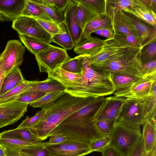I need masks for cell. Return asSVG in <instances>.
I'll list each match as a JSON object with an SVG mask.
<instances>
[{"mask_svg": "<svg viewBox=\"0 0 156 156\" xmlns=\"http://www.w3.org/2000/svg\"><path fill=\"white\" fill-rule=\"evenodd\" d=\"M106 98L103 96L96 98L90 104L68 116L51 132L48 137L62 134L68 140L90 144L104 136L105 135L98 128L96 121Z\"/></svg>", "mask_w": 156, "mask_h": 156, "instance_id": "6da1fadb", "label": "cell"}, {"mask_svg": "<svg viewBox=\"0 0 156 156\" xmlns=\"http://www.w3.org/2000/svg\"><path fill=\"white\" fill-rule=\"evenodd\" d=\"M96 98L75 97L66 93L46 108V114L38 123L30 129L41 141L68 116L93 101Z\"/></svg>", "mask_w": 156, "mask_h": 156, "instance_id": "7a4b0ae2", "label": "cell"}, {"mask_svg": "<svg viewBox=\"0 0 156 156\" xmlns=\"http://www.w3.org/2000/svg\"><path fill=\"white\" fill-rule=\"evenodd\" d=\"M89 56L82 63V83L73 96L81 98H96L108 96L115 92L112 81V73L93 69L88 63Z\"/></svg>", "mask_w": 156, "mask_h": 156, "instance_id": "3957f363", "label": "cell"}, {"mask_svg": "<svg viewBox=\"0 0 156 156\" xmlns=\"http://www.w3.org/2000/svg\"><path fill=\"white\" fill-rule=\"evenodd\" d=\"M110 145L122 156H127L141 137L140 128H133L116 121L110 134Z\"/></svg>", "mask_w": 156, "mask_h": 156, "instance_id": "277c9868", "label": "cell"}, {"mask_svg": "<svg viewBox=\"0 0 156 156\" xmlns=\"http://www.w3.org/2000/svg\"><path fill=\"white\" fill-rule=\"evenodd\" d=\"M140 52L132 53L112 58L91 66L96 70L105 71L112 73H126L140 78L139 70L141 64L138 58Z\"/></svg>", "mask_w": 156, "mask_h": 156, "instance_id": "5b68a950", "label": "cell"}, {"mask_svg": "<svg viewBox=\"0 0 156 156\" xmlns=\"http://www.w3.org/2000/svg\"><path fill=\"white\" fill-rule=\"evenodd\" d=\"M141 50L125 44L115 37L107 39L104 40L101 50L88 57V64L92 66L112 58L140 51Z\"/></svg>", "mask_w": 156, "mask_h": 156, "instance_id": "8992f818", "label": "cell"}, {"mask_svg": "<svg viewBox=\"0 0 156 156\" xmlns=\"http://www.w3.org/2000/svg\"><path fill=\"white\" fill-rule=\"evenodd\" d=\"M25 47L19 40H10L0 55L5 76L16 69L20 68L23 59Z\"/></svg>", "mask_w": 156, "mask_h": 156, "instance_id": "52a82bcc", "label": "cell"}, {"mask_svg": "<svg viewBox=\"0 0 156 156\" xmlns=\"http://www.w3.org/2000/svg\"><path fill=\"white\" fill-rule=\"evenodd\" d=\"M35 55L40 71L48 73L70 58L66 50L54 46Z\"/></svg>", "mask_w": 156, "mask_h": 156, "instance_id": "ba28073f", "label": "cell"}, {"mask_svg": "<svg viewBox=\"0 0 156 156\" xmlns=\"http://www.w3.org/2000/svg\"><path fill=\"white\" fill-rule=\"evenodd\" d=\"M12 27L18 34L34 37L49 44L52 42V36L33 18L21 16L13 21Z\"/></svg>", "mask_w": 156, "mask_h": 156, "instance_id": "9c48e42d", "label": "cell"}, {"mask_svg": "<svg viewBox=\"0 0 156 156\" xmlns=\"http://www.w3.org/2000/svg\"><path fill=\"white\" fill-rule=\"evenodd\" d=\"M142 108V101L126 99L116 121L131 127L140 128L144 123Z\"/></svg>", "mask_w": 156, "mask_h": 156, "instance_id": "30bf717a", "label": "cell"}, {"mask_svg": "<svg viewBox=\"0 0 156 156\" xmlns=\"http://www.w3.org/2000/svg\"><path fill=\"white\" fill-rule=\"evenodd\" d=\"M45 147L51 156H80L93 152L89 143L71 140Z\"/></svg>", "mask_w": 156, "mask_h": 156, "instance_id": "8fae6325", "label": "cell"}, {"mask_svg": "<svg viewBox=\"0 0 156 156\" xmlns=\"http://www.w3.org/2000/svg\"><path fill=\"white\" fill-rule=\"evenodd\" d=\"M156 80V75L145 78H140L132 84L114 94L117 97L143 101L147 96L153 83Z\"/></svg>", "mask_w": 156, "mask_h": 156, "instance_id": "7c38bea8", "label": "cell"}, {"mask_svg": "<svg viewBox=\"0 0 156 156\" xmlns=\"http://www.w3.org/2000/svg\"><path fill=\"white\" fill-rule=\"evenodd\" d=\"M28 105L15 100L3 103L0 107V128L18 121L27 112Z\"/></svg>", "mask_w": 156, "mask_h": 156, "instance_id": "4fadbf2b", "label": "cell"}, {"mask_svg": "<svg viewBox=\"0 0 156 156\" xmlns=\"http://www.w3.org/2000/svg\"><path fill=\"white\" fill-rule=\"evenodd\" d=\"M76 0H71L64 11V23L73 41L74 47L83 39V30L76 16Z\"/></svg>", "mask_w": 156, "mask_h": 156, "instance_id": "5bb4252c", "label": "cell"}, {"mask_svg": "<svg viewBox=\"0 0 156 156\" xmlns=\"http://www.w3.org/2000/svg\"><path fill=\"white\" fill-rule=\"evenodd\" d=\"M106 11L111 19L113 31L115 34L126 35L131 34L138 36L134 24L123 11L107 7Z\"/></svg>", "mask_w": 156, "mask_h": 156, "instance_id": "9a60e30c", "label": "cell"}, {"mask_svg": "<svg viewBox=\"0 0 156 156\" xmlns=\"http://www.w3.org/2000/svg\"><path fill=\"white\" fill-rule=\"evenodd\" d=\"M126 99L114 96L106 98L105 103L96 118V120H106L115 122Z\"/></svg>", "mask_w": 156, "mask_h": 156, "instance_id": "2e32d148", "label": "cell"}, {"mask_svg": "<svg viewBox=\"0 0 156 156\" xmlns=\"http://www.w3.org/2000/svg\"><path fill=\"white\" fill-rule=\"evenodd\" d=\"M25 0H0V21H13L21 17Z\"/></svg>", "mask_w": 156, "mask_h": 156, "instance_id": "e0dca14e", "label": "cell"}, {"mask_svg": "<svg viewBox=\"0 0 156 156\" xmlns=\"http://www.w3.org/2000/svg\"><path fill=\"white\" fill-rule=\"evenodd\" d=\"M124 12L135 26L141 49L151 42L156 41V28L150 27L131 14Z\"/></svg>", "mask_w": 156, "mask_h": 156, "instance_id": "ac0fdd59", "label": "cell"}, {"mask_svg": "<svg viewBox=\"0 0 156 156\" xmlns=\"http://www.w3.org/2000/svg\"><path fill=\"white\" fill-rule=\"evenodd\" d=\"M104 40L96 37H90L83 39L74 49L75 53L89 57L99 52L104 44Z\"/></svg>", "mask_w": 156, "mask_h": 156, "instance_id": "d6986e66", "label": "cell"}, {"mask_svg": "<svg viewBox=\"0 0 156 156\" xmlns=\"http://www.w3.org/2000/svg\"><path fill=\"white\" fill-rule=\"evenodd\" d=\"M0 138L16 140L35 144H41L42 143L28 128H16L4 131L0 133Z\"/></svg>", "mask_w": 156, "mask_h": 156, "instance_id": "ffe728a7", "label": "cell"}, {"mask_svg": "<svg viewBox=\"0 0 156 156\" xmlns=\"http://www.w3.org/2000/svg\"><path fill=\"white\" fill-rule=\"evenodd\" d=\"M66 88L60 83L50 77L45 80L37 81H30L27 88L24 93L39 91L49 93L54 91H65Z\"/></svg>", "mask_w": 156, "mask_h": 156, "instance_id": "44dd1931", "label": "cell"}, {"mask_svg": "<svg viewBox=\"0 0 156 156\" xmlns=\"http://www.w3.org/2000/svg\"><path fill=\"white\" fill-rule=\"evenodd\" d=\"M102 29H108L113 31L111 19L107 13L98 15L86 25L83 31V39L89 37L92 33Z\"/></svg>", "mask_w": 156, "mask_h": 156, "instance_id": "7402d4cb", "label": "cell"}, {"mask_svg": "<svg viewBox=\"0 0 156 156\" xmlns=\"http://www.w3.org/2000/svg\"><path fill=\"white\" fill-rule=\"evenodd\" d=\"M142 104L144 122L147 120L156 121V80L153 83L147 96L142 101Z\"/></svg>", "mask_w": 156, "mask_h": 156, "instance_id": "603a6c76", "label": "cell"}, {"mask_svg": "<svg viewBox=\"0 0 156 156\" xmlns=\"http://www.w3.org/2000/svg\"><path fill=\"white\" fill-rule=\"evenodd\" d=\"M142 136L146 153L156 147V121L147 120L143 125Z\"/></svg>", "mask_w": 156, "mask_h": 156, "instance_id": "cb8c5ba5", "label": "cell"}, {"mask_svg": "<svg viewBox=\"0 0 156 156\" xmlns=\"http://www.w3.org/2000/svg\"><path fill=\"white\" fill-rule=\"evenodd\" d=\"M125 10L124 12L129 13L137 19L156 28V13L138 4Z\"/></svg>", "mask_w": 156, "mask_h": 156, "instance_id": "d4e9b609", "label": "cell"}, {"mask_svg": "<svg viewBox=\"0 0 156 156\" xmlns=\"http://www.w3.org/2000/svg\"><path fill=\"white\" fill-rule=\"evenodd\" d=\"M21 43L32 54H37L53 46L36 38L18 34Z\"/></svg>", "mask_w": 156, "mask_h": 156, "instance_id": "484cf974", "label": "cell"}, {"mask_svg": "<svg viewBox=\"0 0 156 156\" xmlns=\"http://www.w3.org/2000/svg\"><path fill=\"white\" fill-rule=\"evenodd\" d=\"M25 80L20 68L15 69L5 76L1 89L0 95L20 85Z\"/></svg>", "mask_w": 156, "mask_h": 156, "instance_id": "4316f807", "label": "cell"}, {"mask_svg": "<svg viewBox=\"0 0 156 156\" xmlns=\"http://www.w3.org/2000/svg\"><path fill=\"white\" fill-rule=\"evenodd\" d=\"M0 144L4 148L6 156H23L20 153L21 148L35 144L16 140L0 138Z\"/></svg>", "mask_w": 156, "mask_h": 156, "instance_id": "83f0119b", "label": "cell"}, {"mask_svg": "<svg viewBox=\"0 0 156 156\" xmlns=\"http://www.w3.org/2000/svg\"><path fill=\"white\" fill-rule=\"evenodd\" d=\"M22 16L53 21L43 10L34 3L33 0H25L24 7L21 16Z\"/></svg>", "mask_w": 156, "mask_h": 156, "instance_id": "f1b7e54d", "label": "cell"}, {"mask_svg": "<svg viewBox=\"0 0 156 156\" xmlns=\"http://www.w3.org/2000/svg\"><path fill=\"white\" fill-rule=\"evenodd\" d=\"M140 78L135 75L122 73H112V81L115 91L125 89Z\"/></svg>", "mask_w": 156, "mask_h": 156, "instance_id": "f546056e", "label": "cell"}, {"mask_svg": "<svg viewBox=\"0 0 156 156\" xmlns=\"http://www.w3.org/2000/svg\"><path fill=\"white\" fill-rule=\"evenodd\" d=\"M76 0V16L80 25L83 31L86 25L98 15L93 12L79 0Z\"/></svg>", "mask_w": 156, "mask_h": 156, "instance_id": "4dcf8cb0", "label": "cell"}, {"mask_svg": "<svg viewBox=\"0 0 156 156\" xmlns=\"http://www.w3.org/2000/svg\"><path fill=\"white\" fill-rule=\"evenodd\" d=\"M66 93L65 91H54L47 93L43 96L29 104L34 108H40L41 109H46L63 94Z\"/></svg>", "mask_w": 156, "mask_h": 156, "instance_id": "1f68e13d", "label": "cell"}, {"mask_svg": "<svg viewBox=\"0 0 156 156\" xmlns=\"http://www.w3.org/2000/svg\"><path fill=\"white\" fill-rule=\"evenodd\" d=\"M34 3L41 8L54 21L61 24L64 23V14L54 6L44 4L42 0H33Z\"/></svg>", "mask_w": 156, "mask_h": 156, "instance_id": "d6a6232c", "label": "cell"}, {"mask_svg": "<svg viewBox=\"0 0 156 156\" xmlns=\"http://www.w3.org/2000/svg\"><path fill=\"white\" fill-rule=\"evenodd\" d=\"M87 56L79 55L74 58H70L63 63L61 67L63 70L72 73H80L82 71L83 62Z\"/></svg>", "mask_w": 156, "mask_h": 156, "instance_id": "836d02e7", "label": "cell"}, {"mask_svg": "<svg viewBox=\"0 0 156 156\" xmlns=\"http://www.w3.org/2000/svg\"><path fill=\"white\" fill-rule=\"evenodd\" d=\"M52 41L59 45L66 50H71L74 47L72 37L65 24L62 32L52 36Z\"/></svg>", "mask_w": 156, "mask_h": 156, "instance_id": "e575fe53", "label": "cell"}, {"mask_svg": "<svg viewBox=\"0 0 156 156\" xmlns=\"http://www.w3.org/2000/svg\"><path fill=\"white\" fill-rule=\"evenodd\" d=\"M30 81L25 80L21 84L6 93L0 96V104L15 100L27 88Z\"/></svg>", "mask_w": 156, "mask_h": 156, "instance_id": "d590c367", "label": "cell"}, {"mask_svg": "<svg viewBox=\"0 0 156 156\" xmlns=\"http://www.w3.org/2000/svg\"><path fill=\"white\" fill-rule=\"evenodd\" d=\"M138 58L141 64L156 59V41L144 47L139 54Z\"/></svg>", "mask_w": 156, "mask_h": 156, "instance_id": "8d00e7d4", "label": "cell"}, {"mask_svg": "<svg viewBox=\"0 0 156 156\" xmlns=\"http://www.w3.org/2000/svg\"><path fill=\"white\" fill-rule=\"evenodd\" d=\"M20 154L23 156H51L48 150L41 144L26 146L21 148Z\"/></svg>", "mask_w": 156, "mask_h": 156, "instance_id": "74e56055", "label": "cell"}, {"mask_svg": "<svg viewBox=\"0 0 156 156\" xmlns=\"http://www.w3.org/2000/svg\"><path fill=\"white\" fill-rule=\"evenodd\" d=\"M95 14L104 15L107 13V0H79Z\"/></svg>", "mask_w": 156, "mask_h": 156, "instance_id": "f35d334b", "label": "cell"}, {"mask_svg": "<svg viewBox=\"0 0 156 156\" xmlns=\"http://www.w3.org/2000/svg\"><path fill=\"white\" fill-rule=\"evenodd\" d=\"M42 27L52 36L63 32L64 23L59 24L53 21L34 18Z\"/></svg>", "mask_w": 156, "mask_h": 156, "instance_id": "ab89813d", "label": "cell"}, {"mask_svg": "<svg viewBox=\"0 0 156 156\" xmlns=\"http://www.w3.org/2000/svg\"><path fill=\"white\" fill-rule=\"evenodd\" d=\"M46 112L45 109H41L32 117L28 116L24 119L17 127L18 129L28 128L33 127L44 118Z\"/></svg>", "mask_w": 156, "mask_h": 156, "instance_id": "60d3db41", "label": "cell"}, {"mask_svg": "<svg viewBox=\"0 0 156 156\" xmlns=\"http://www.w3.org/2000/svg\"><path fill=\"white\" fill-rule=\"evenodd\" d=\"M46 93L39 91L28 92L22 93L15 99L16 101L29 105L44 95Z\"/></svg>", "mask_w": 156, "mask_h": 156, "instance_id": "b9f144b4", "label": "cell"}, {"mask_svg": "<svg viewBox=\"0 0 156 156\" xmlns=\"http://www.w3.org/2000/svg\"><path fill=\"white\" fill-rule=\"evenodd\" d=\"M136 5L135 0H107V7L122 11Z\"/></svg>", "mask_w": 156, "mask_h": 156, "instance_id": "7bdbcfd3", "label": "cell"}, {"mask_svg": "<svg viewBox=\"0 0 156 156\" xmlns=\"http://www.w3.org/2000/svg\"><path fill=\"white\" fill-rule=\"evenodd\" d=\"M115 38L123 43L141 49V46L138 36L130 34L126 35L115 34Z\"/></svg>", "mask_w": 156, "mask_h": 156, "instance_id": "ee69618b", "label": "cell"}, {"mask_svg": "<svg viewBox=\"0 0 156 156\" xmlns=\"http://www.w3.org/2000/svg\"><path fill=\"white\" fill-rule=\"evenodd\" d=\"M111 137L110 134L103 137L91 141L90 145L93 152H101L106 148L110 145Z\"/></svg>", "mask_w": 156, "mask_h": 156, "instance_id": "f6af8a7d", "label": "cell"}, {"mask_svg": "<svg viewBox=\"0 0 156 156\" xmlns=\"http://www.w3.org/2000/svg\"><path fill=\"white\" fill-rule=\"evenodd\" d=\"M139 71L140 77L142 78L156 75V59L141 64Z\"/></svg>", "mask_w": 156, "mask_h": 156, "instance_id": "bcb514c9", "label": "cell"}, {"mask_svg": "<svg viewBox=\"0 0 156 156\" xmlns=\"http://www.w3.org/2000/svg\"><path fill=\"white\" fill-rule=\"evenodd\" d=\"M115 122L106 120H97L96 125L99 130L105 135L110 134Z\"/></svg>", "mask_w": 156, "mask_h": 156, "instance_id": "7dc6e473", "label": "cell"}, {"mask_svg": "<svg viewBox=\"0 0 156 156\" xmlns=\"http://www.w3.org/2000/svg\"><path fill=\"white\" fill-rule=\"evenodd\" d=\"M146 153L142 136L127 156H144Z\"/></svg>", "mask_w": 156, "mask_h": 156, "instance_id": "c3c4849f", "label": "cell"}, {"mask_svg": "<svg viewBox=\"0 0 156 156\" xmlns=\"http://www.w3.org/2000/svg\"><path fill=\"white\" fill-rule=\"evenodd\" d=\"M49 140L47 142H43V146L44 147L49 145H56L64 142L68 140V138L64 135L58 134L49 136Z\"/></svg>", "mask_w": 156, "mask_h": 156, "instance_id": "681fc988", "label": "cell"}, {"mask_svg": "<svg viewBox=\"0 0 156 156\" xmlns=\"http://www.w3.org/2000/svg\"><path fill=\"white\" fill-rule=\"evenodd\" d=\"M140 5L156 13V0H136Z\"/></svg>", "mask_w": 156, "mask_h": 156, "instance_id": "f907efd6", "label": "cell"}, {"mask_svg": "<svg viewBox=\"0 0 156 156\" xmlns=\"http://www.w3.org/2000/svg\"><path fill=\"white\" fill-rule=\"evenodd\" d=\"M71 0H54V6L60 12H62L66 9Z\"/></svg>", "mask_w": 156, "mask_h": 156, "instance_id": "816d5d0a", "label": "cell"}, {"mask_svg": "<svg viewBox=\"0 0 156 156\" xmlns=\"http://www.w3.org/2000/svg\"><path fill=\"white\" fill-rule=\"evenodd\" d=\"M102 156H122L116 150L110 145L101 152Z\"/></svg>", "mask_w": 156, "mask_h": 156, "instance_id": "f5cc1de1", "label": "cell"}, {"mask_svg": "<svg viewBox=\"0 0 156 156\" xmlns=\"http://www.w3.org/2000/svg\"><path fill=\"white\" fill-rule=\"evenodd\" d=\"M102 36L108 39H112L115 37V34L113 30L108 29H104Z\"/></svg>", "mask_w": 156, "mask_h": 156, "instance_id": "db71d44e", "label": "cell"}, {"mask_svg": "<svg viewBox=\"0 0 156 156\" xmlns=\"http://www.w3.org/2000/svg\"><path fill=\"white\" fill-rule=\"evenodd\" d=\"M5 77V75L2 63V62L0 60V92L2 85Z\"/></svg>", "mask_w": 156, "mask_h": 156, "instance_id": "11a10c76", "label": "cell"}, {"mask_svg": "<svg viewBox=\"0 0 156 156\" xmlns=\"http://www.w3.org/2000/svg\"><path fill=\"white\" fill-rule=\"evenodd\" d=\"M144 156H156V147H155L151 151L146 153Z\"/></svg>", "mask_w": 156, "mask_h": 156, "instance_id": "9f6ffc18", "label": "cell"}, {"mask_svg": "<svg viewBox=\"0 0 156 156\" xmlns=\"http://www.w3.org/2000/svg\"><path fill=\"white\" fill-rule=\"evenodd\" d=\"M43 2L45 4L54 6V0H42Z\"/></svg>", "mask_w": 156, "mask_h": 156, "instance_id": "6f0895ef", "label": "cell"}, {"mask_svg": "<svg viewBox=\"0 0 156 156\" xmlns=\"http://www.w3.org/2000/svg\"><path fill=\"white\" fill-rule=\"evenodd\" d=\"M0 156H6L4 148L0 144Z\"/></svg>", "mask_w": 156, "mask_h": 156, "instance_id": "680465c9", "label": "cell"}, {"mask_svg": "<svg viewBox=\"0 0 156 156\" xmlns=\"http://www.w3.org/2000/svg\"><path fill=\"white\" fill-rule=\"evenodd\" d=\"M103 29H104L98 30L96 31H95V32H94V33H95L98 35L102 36V33H103Z\"/></svg>", "mask_w": 156, "mask_h": 156, "instance_id": "91938a15", "label": "cell"}, {"mask_svg": "<svg viewBox=\"0 0 156 156\" xmlns=\"http://www.w3.org/2000/svg\"><path fill=\"white\" fill-rule=\"evenodd\" d=\"M3 103L0 104V107L2 105Z\"/></svg>", "mask_w": 156, "mask_h": 156, "instance_id": "94428289", "label": "cell"}, {"mask_svg": "<svg viewBox=\"0 0 156 156\" xmlns=\"http://www.w3.org/2000/svg\"><path fill=\"white\" fill-rule=\"evenodd\" d=\"M85 156V155H81V156Z\"/></svg>", "mask_w": 156, "mask_h": 156, "instance_id": "6125c7cd", "label": "cell"}, {"mask_svg": "<svg viewBox=\"0 0 156 156\" xmlns=\"http://www.w3.org/2000/svg\"></svg>", "mask_w": 156, "mask_h": 156, "instance_id": "be15d7a7", "label": "cell"}]
</instances>
